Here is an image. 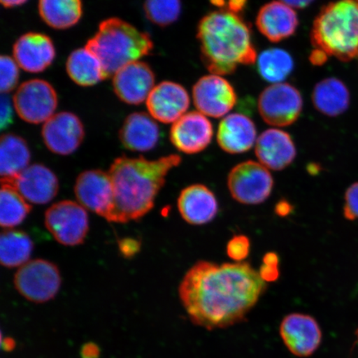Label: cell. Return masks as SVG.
I'll return each instance as SVG.
<instances>
[{
  "mask_svg": "<svg viewBox=\"0 0 358 358\" xmlns=\"http://www.w3.org/2000/svg\"><path fill=\"white\" fill-rule=\"evenodd\" d=\"M255 151L259 163L275 171L289 167L297 155L292 137L278 129H268L262 133Z\"/></svg>",
  "mask_w": 358,
  "mask_h": 358,
  "instance_id": "cell-21",
  "label": "cell"
},
{
  "mask_svg": "<svg viewBox=\"0 0 358 358\" xmlns=\"http://www.w3.org/2000/svg\"><path fill=\"white\" fill-rule=\"evenodd\" d=\"M261 77L272 84L282 83L293 73L294 62L288 52L280 48H268L257 58Z\"/></svg>",
  "mask_w": 358,
  "mask_h": 358,
  "instance_id": "cell-31",
  "label": "cell"
},
{
  "mask_svg": "<svg viewBox=\"0 0 358 358\" xmlns=\"http://www.w3.org/2000/svg\"><path fill=\"white\" fill-rule=\"evenodd\" d=\"M256 24L268 41L279 43L296 33L299 20L293 8L281 1H271L259 8Z\"/></svg>",
  "mask_w": 358,
  "mask_h": 358,
  "instance_id": "cell-20",
  "label": "cell"
},
{
  "mask_svg": "<svg viewBox=\"0 0 358 358\" xmlns=\"http://www.w3.org/2000/svg\"><path fill=\"white\" fill-rule=\"evenodd\" d=\"M211 3L213 6L217 7H220L223 8V7H227V0H211Z\"/></svg>",
  "mask_w": 358,
  "mask_h": 358,
  "instance_id": "cell-45",
  "label": "cell"
},
{
  "mask_svg": "<svg viewBox=\"0 0 358 358\" xmlns=\"http://www.w3.org/2000/svg\"><path fill=\"white\" fill-rule=\"evenodd\" d=\"M44 222L53 238L65 246L82 245L89 232L86 208L71 200L58 201L49 208Z\"/></svg>",
  "mask_w": 358,
  "mask_h": 358,
  "instance_id": "cell-8",
  "label": "cell"
},
{
  "mask_svg": "<svg viewBox=\"0 0 358 358\" xmlns=\"http://www.w3.org/2000/svg\"><path fill=\"white\" fill-rule=\"evenodd\" d=\"M17 115L29 124L45 123L55 115L58 97L46 80L32 79L22 83L13 98Z\"/></svg>",
  "mask_w": 358,
  "mask_h": 358,
  "instance_id": "cell-10",
  "label": "cell"
},
{
  "mask_svg": "<svg viewBox=\"0 0 358 358\" xmlns=\"http://www.w3.org/2000/svg\"><path fill=\"white\" fill-rule=\"evenodd\" d=\"M178 208L183 220L190 225L201 226L212 222L218 213V203L207 186L194 185L179 194Z\"/></svg>",
  "mask_w": 358,
  "mask_h": 358,
  "instance_id": "cell-22",
  "label": "cell"
},
{
  "mask_svg": "<svg viewBox=\"0 0 358 358\" xmlns=\"http://www.w3.org/2000/svg\"><path fill=\"white\" fill-rule=\"evenodd\" d=\"M250 243L248 237L245 236H235L228 243L227 252L228 257L236 262H241L250 253Z\"/></svg>",
  "mask_w": 358,
  "mask_h": 358,
  "instance_id": "cell-34",
  "label": "cell"
},
{
  "mask_svg": "<svg viewBox=\"0 0 358 358\" xmlns=\"http://www.w3.org/2000/svg\"><path fill=\"white\" fill-rule=\"evenodd\" d=\"M86 48L100 60L106 79L124 66L150 55L154 48L150 36L118 17L102 21Z\"/></svg>",
  "mask_w": 358,
  "mask_h": 358,
  "instance_id": "cell-4",
  "label": "cell"
},
{
  "mask_svg": "<svg viewBox=\"0 0 358 358\" xmlns=\"http://www.w3.org/2000/svg\"><path fill=\"white\" fill-rule=\"evenodd\" d=\"M196 38L201 60L212 74H232L240 65H252L257 60L250 25L227 8L201 17Z\"/></svg>",
  "mask_w": 358,
  "mask_h": 358,
  "instance_id": "cell-3",
  "label": "cell"
},
{
  "mask_svg": "<svg viewBox=\"0 0 358 358\" xmlns=\"http://www.w3.org/2000/svg\"><path fill=\"white\" fill-rule=\"evenodd\" d=\"M141 241L132 237H124L118 241V248L124 258L131 259L141 252Z\"/></svg>",
  "mask_w": 358,
  "mask_h": 358,
  "instance_id": "cell-38",
  "label": "cell"
},
{
  "mask_svg": "<svg viewBox=\"0 0 358 358\" xmlns=\"http://www.w3.org/2000/svg\"><path fill=\"white\" fill-rule=\"evenodd\" d=\"M1 183L0 225L6 229H13L24 222L32 211V207L15 187L6 182Z\"/></svg>",
  "mask_w": 358,
  "mask_h": 358,
  "instance_id": "cell-30",
  "label": "cell"
},
{
  "mask_svg": "<svg viewBox=\"0 0 358 358\" xmlns=\"http://www.w3.org/2000/svg\"><path fill=\"white\" fill-rule=\"evenodd\" d=\"M213 127L207 116L199 111L183 115L170 129L169 138L178 151L187 155L201 153L211 144Z\"/></svg>",
  "mask_w": 358,
  "mask_h": 358,
  "instance_id": "cell-16",
  "label": "cell"
},
{
  "mask_svg": "<svg viewBox=\"0 0 358 358\" xmlns=\"http://www.w3.org/2000/svg\"><path fill=\"white\" fill-rule=\"evenodd\" d=\"M228 189L236 201L244 205H258L268 199L274 179L261 163L248 160L236 165L227 178Z\"/></svg>",
  "mask_w": 358,
  "mask_h": 358,
  "instance_id": "cell-7",
  "label": "cell"
},
{
  "mask_svg": "<svg viewBox=\"0 0 358 358\" xmlns=\"http://www.w3.org/2000/svg\"><path fill=\"white\" fill-rule=\"evenodd\" d=\"M280 334L288 350L299 357L312 356L319 349L323 338L315 317L299 313H289L284 317Z\"/></svg>",
  "mask_w": 358,
  "mask_h": 358,
  "instance_id": "cell-13",
  "label": "cell"
},
{
  "mask_svg": "<svg viewBox=\"0 0 358 358\" xmlns=\"http://www.w3.org/2000/svg\"><path fill=\"white\" fill-rule=\"evenodd\" d=\"M24 196L29 203L43 205L56 198L59 181L55 173L45 165L34 164L15 178L1 179Z\"/></svg>",
  "mask_w": 358,
  "mask_h": 358,
  "instance_id": "cell-15",
  "label": "cell"
},
{
  "mask_svg": "<svg viewBox=\"0 0 358 358\" xmlns=\"http://www.w3.org/2000/svg\"><path fill=\"white\" fill-rule=\"evenodd\" d=\"M13 58L20 69L29 73H40L52 64L56 49L48 36L40 33L22 35L13 47Z\"/></svg>",
  "mask_w": 358,
  "mask_h": 358,
  "instance_id": "cell-19",
  "label": "cell"
},
{
  "mask_svg": "<svg viewBox=\"0 0 358 358\" xmlns=\"http://www.w3.org/2000/svg\"><path fill=\"white\" fill-rule=\"evenodd\" d=\"M66 69L73 82L80 87L95 86L106 79L100 60L86 47L71 53Z\"/></svg>",
  "mask_w": 358,
  "mask_h": 358,
  "instance_id": "cell-28",
  "label": "cell"
},
{
  "mask_svg": "<svg viewBox=\"0 0 358 358\" xmlns=\"http://www.w3.org/2000/svg\"><path fill=\"white\" fill-rule=\"evenodd\" d=\"M311 43L341 61L358 57L357 0H338L322 8L313 22Z\"/></svg>",
  "mask_w": 358,
  "mask_h": 358,
  "instance_id": "cell-5",
  "label": "cell"
},
{
  "mask_svg": "<svg viewBox=\"0 0 358 358\" xmlns=\"http://www.w3.org/2000/svg\"><path fill=\"white\" fill-rule=\"evenodd\" d=\"M42 137L52 153L70 155L78 150L85 138L82 120L71 112H60L43 124Z\"/></svg>",
  "mask_w": 358,
  "mask_h": 358,
  "instance_id": "cell-14",
  "label": "cell"
},
{
  "mask_svg": "<svg viewBox=\"0 0 358 358\" xmlns=\"http://www.w3.org/2000/svg\"><path fill=\"white\" fill-rule=\"evenodd\" d=\"M74 192L83 208L109 221L114 207V190L108 172L92 169L80 173Z\"/></svg>",
  "mask_w": 358,
  "mask_h": 358,
  "instance_id": "cell-11",
  "label": "cell"
},
{
  "mask_svg": "<svg viewBox=\"0 0 358 358\" xmlns=\"http://www.w3.org/2000/svg\"><path fill=\"white\" fill-rule=\"evenodd\" d=\"M327 59H328V56L317 49H313L310 57L311 64L315 66L323 65Z\"/></svg>",
  "mask_w": 358,
  "mask_h": 358,
  "instance_id": "cell-41",
  "label": "cell"
},
{
  "mask_svg": "<svg viewBox=\"0 0 358 358\" xmlns=\"http://www.w3.org/2000/svg\"><path fill=\"white\" fill-rule=\"evenodd\" d=\"M20 80V66L15 58L2 55L0 57V91L8 94L17 87Z\"/></svg>",
  "mask_w": 358,
  "mask_h": 358,
  "instance_id": "cell-33",
  "label": "cell"
},
{
  "mask_svg": "<svg viewBox=\"0 0 358 358\" xmlns=\"http://www.w3.org/2000/svg\"><path fill=\"white\" fill-rule=\"evenodd\" d=\"M31 152L24 138L3 134L0 138V174L2 179L19 176L29 166Z\"/></svg>",
  "mask_w": 358,
  "mask_h": 358,
  "instance_id": "cell-26",
  "label": "cell"
},
{
  "mask_svg": "<svg viewBox=\"0 0 358 358\" xmlns=\"http://www.w3.org/2000/svg\"><path fill=\"white\" fill-rule=\"evenodd\" d=\"M312 101L320 113L335 117L345 112L350 103V93L341 80L329 78L320 80L313 90Z\"/></svg>",
  "mask_w": 358,
  "mask_h": 358,
  "instance_id": "cell-25",
  "label": "cell"
},
{
  "mask_svg": "<svg viewBox=\"0 0 358 358\" xmlns=\"http://www.w3.org/2000/svg\"><path fill=\"white\" fill-rule=\"evenodd\" d=\"M266 282L274 281L279 277V259L275 253H268L263 259V265L259 271Z\"/></svg>",
  "mask_w": 358,
  "mask_h": 358,
  "instance_id": "cell-36",
  "label": "cell"
},
{
  "mask_svg": "<svg viewBox=\"0 0 358 358\" xmlns=\"http://www.w3.org/2000/svg\"><path fill=\"white\" fill-rule=\"evenodd\" d=\"M1 347L3 351L8 352H13L16 348L15 340L10 337L3 338L1 340Z\"/></svg>",
  "mask_w": 358,
  "mask_h": 358,
  "instance_id": "cell-43",
  "label": "cell"
},
{
  "mask_svg": "<svg viewBox=\"0 0 358 358\" xmlns=\"http://www.w3.org/2000/svg\"><path fill=\"white\" fill-rule=\"evenodd\" d=\"M13 284L27 301L43 303L52 301L59 292L62 276L55 264L36 259L20 267L13 278Z\"/></svg>",
  "mask_w": 358,
  "mask_h": 358,
  "instance_id": "cell-6",
  "label": "cell"
},
{
  "mask_svg": "<svg viewBox=\"0 0 358 358\" xmlns=\"http://www.w3.org/2000/svg\"><path fill=\"white\" fill-rule=\"evenodd\" d=\"M343 215L349 221L358 219V182L352 183L345 192Z\"/></svg>",
  "mask_w": 358,
  "mask_h": 358,
  "instance_id": "cell-35",
  "label": "cell"
},
{
  "mask_svg": "<svg viewBox=\"0 0 358 358\" xmlns=\"http://www.w3.org/2000/svg\"><path fill=\"white\" fill-rule=\"evenodd\" d=\"M13 109L15 106L11 102L10 97L7 94H2L1 100H0V128L2 131L10 127L13 120Z\"/></svg>",
  "mask_w": 358,
  "mask_h": 358,
  "instance_id": "cell-37",
  "label": "cell"
},
{
  "mask_svg": "<svg viewBox=\"0 0 358 358\" xmlns=\"http://www.w3.org/2000/svg\"><path fill=\"white\" fill-rule=\"evenodd\" d=\"M119 136L125 149L144 153L155 149L159 141L160 131L150 115L134 112L124 120Z\"/></svg>",
  "mask_w": 358,
  "mask_h": 358,
  "instance_id": "cell-24",
  "label": "cell"
},
{
  "mask_svg": "<svg viewBox=\"0 0 358 358\" xmlns=\"http://www.w3.org/2000/svg\"><path fill=\"white\" fill-rule=\"evenodd\" d=\"M28 0H0L2 6L6 8H12L24 6Z\"/></svg>",
  "mask_w": 358,
  "mask_h": 358,
  "instance_id": "cell-44",
  "label": "cell"
},
{
  "mask_svg": "<svg viewBox=\"0 0 358 358\" xmlns=\"http://www.w3.org/2000/svg\"><path fill=\"white\" fill-rule=\"evenodd\" d=\"M31 237L22 231L6 229L0 236V262L6 268L21 267L29 262L34 250Z\"/></svg>",
  "mask_w": 358,
  "mask_h": 358,
  "instance_id": "cell-29",
  "label": "cell"
},
{
  "mask_svg": "<svg viewBox=\"0 0 358 358\" xmlns=\"http://www.w3.org/2000/svg\"><path fill=\"white\" fill-rule=\"evenodd\" d=\"M113 89L120 101L129 105L146 101L155 87V75L146 62L137 61L113 76Z\"/></svg>",
  "mask_w": 358,
  "mask_h": 358,
  "instance_id": "cell-17",
  "label": "cell"
},
{
  "mask_svg": "<svg viewBox=\"0 0 358 358\" xmlns=\"http://www.w3.org/2000/svg\"><path fill=\"white\" fill-rule=\"evenodd\" d=\"M146 106L155 120L173 124L189 108L190 97L182 85L165 80L155 87L148 97Z\"/></svg>",
  "mask_w": 358,
  "mask_h": 358,
  "instance_id": "cell-18",
  "label": "cell"
},
{
  "mask_svg": "<svg viewBox=\"0 0 358 358\" xmlns=\"http://www.w3.org/2000/svg\"><path fill=\"white\" fill-rule=\"evenodd\" d=\"M356 335H357V337L358 338V329L356 331Z\"/></svg>",
  "mask_w": 358,
  "mask_h": 358,
  "instance_id": "cell-46",
  "label": "cell"
},
{
  "mask_svg": "<svg viewBox=\"0 0 358 358\" xmlns=\"http://www.w3.org/2000/svg\"><path fill=\"white\" fill-rule=\"evenodd\" d=\"M82 0H38L43 21L52 29L64 30L78 24L83 13Z\"/></svg>",
  "mask_w": 358,
  "mask_h": 358,
  "instance_id": "cell-27",
  "label": "cell"
},
{
  "mask_svg": "<svg viewBox=\"0 0 358 358\" xmlns=\"http://www.w3.org/2000/svg\"><path fill=\"white\" fill-rule=\"evenodd\" d=\"M246 3H248V0H227L226 8L240 15L246 6Z\"/></svg>",
  "mask_w": 358,
  "mask_h": 358,
  "instance_id": "cell-40",
  "label": "cell"
},
{
  "mask_svg": "<svg viewBox=\"0 0 358 358\" xmlns=\"http://www.w3.org/2000/svg\"><path fill=\"white\" fill-rule=\"evenodd\" d=\"M266 289L249 263L200 261L187 271L178 294L192 323L214 330L243 322Z\"/></svg>",
  "mask_w": 358,
  "mask_h": 358,
  "instance_id": "cell-1",
  "label": "cell"
},
{
  "mask_svg": "<svg viewBox=\"0 0 358 358\" xmlns=\"http://www.w3.org/2000/svg\"><path fill=\"white\" fill-rule=\"evenodd\" d=\"M357 1H358V0H357Z\"/></svg>",
  "mask_w": 358,
  "mask_h": 358,
  "instance_id": "cell-47",
  "label": "cell"
},
{
  "mask_svg": "<svg viewBox=\"0 0 358 358\" xmlns=\"http://www.w3.org/2000/svg\"><path fill=\"white\" fill-rule=\"evenodd\" d=\"M256 124L248 115H227L219 124L217 140L219 146L228 154L245 153L256 145Z\"/></svg>",
  "mask_w": 358,
  "mask_h": 358,
  "instance_id": "cell-23",
  "label": "cell"
},
{
  "mask_svg": "<svg viewBox=\"0 0 358 358\" xmlns=\"http://www.w3.org/2000/svg\"><path fill=\"white\" fill-rule=\"evenodd\" d=\"M192 98L200 113L213 118H221L229 113L237 101L232 85L216 74L201 78L192 88Z\"/></svg>",
  "mask_w": 358,
  "mask_h": 358,
  "instance_id": "cell-12",
  "label": "cell"
},
{
  "mask_svg": "<svg viewBox=\"0 0 358 358\" xmlns=\"http://www.w3.org/2000/svg\"><path fill=\"white\" fill-rule=\"evenodd\" d=\"M80 355L82 358H99L101 349L95 343H87L80 348Z\"/></svg>",
  "mask_w": 358,
  "mask_h": 358,
  "instance_id": "cell-39",
  "label": "cell"
},
{
  "mask_svg": "<svg viewBox=\"0 0 358 358\" xmlns=\"http://www.w3.org/2000/svg\"><path fill=\"white\" fill-rule=\"evenodd\" d=\"M181 162L178 155L156 160L127 156L115 159L108 171L114 190L113 211L108 222L127 223L144 217L154 208L169 173Z\"/></svg>",
  "mask_w": 358,
  "mask_h": 358,
  "instance_id": "cell-2",
  "label": "cell"
},
{
  "mask_svg": "<svg viewBox=\"0 0 358 358\" xmlns=\"http://www.w3.org/2000/svg\"><path fill=\"white\" fill-rule=\"evenodd\" d=\"M258 110L264 122L273 127H285L294 124L303 110L301 92L288 83L272 84L261 93Z\"/></svg>",
  "mask_w": 358,
  "mask_h": 358,
  "instance_id": "cell-9",
  "label": "cell"
},
{
  "mask_svg": "<svg viewBox=\"0 0 358 358\" xmlns=\"http://www.w3.org/2000/svg\"><path fill=\"white\" fill-rule=\"evenodd\" d=\"M279 1L287 4L291 8L302 10L310 6L315 0H279Z\"/></svg>",
  "mask_w": 358,
  "mask_h": 358,
  "instance_id": "cell-42",
  "label": "cell"
},
{
  "mask_svg": "<svg viewBox=\"0 0 358 358\" xmlns=\"http://www.w3.org/2000/svg\"><path fill=\"white\" fill-rule=\"evenodd\" d=\"M144 10L148 20L164 28L179 19L182 2L181 0H145Z\"/></svg>",
  "mask_w": 358,
  "mask_h": 358,
  "instance_id": "cell-32",
  "label": "cell"
}]
</instances>
